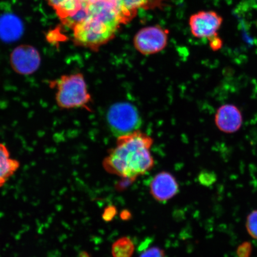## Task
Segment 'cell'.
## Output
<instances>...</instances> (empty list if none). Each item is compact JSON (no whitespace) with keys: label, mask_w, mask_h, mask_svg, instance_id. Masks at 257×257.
Wrapping results in <instances>:
<instances>
[{"label":"cell","mask_w":257,"mask_h":257,"mask_svg":"<svg viewBox=\"0 0 257 257\" xmlns=\"http://www.w3.org/2000/svg\"><path fill=\"white\" fill-rule=\"evenodd\" d=\"M73 32L75 46L97 51L123 24L116 0H80V8L62 22Z\"/></svg>","instance_id":"cell-1"},{"label":"cell","mask_w":257,"mask_h":257,"mask_svg":"<svg viewBox=\"0 0 257 257\" xmlns=\"http://www.w3.org/2000/svg\"><path fill=\"white\" fill-rule=\"evenodd\" d=\"M153 143V138L140 130L118 137L115 147L109 150L102 162V166L110 174L135 181L154 167L150 152Z\"/></svg>","instance_id":"cell-2"},{"label":"cell","mask_w":257,"mask_h":257,"mask_svg":"<svg viewBox=\"0 0 257 257\" xmlns=\"http://www.w3.org/2000/svg\"><path fill=\"white\" fill-rule=\"evenodd\" d=\"M51 86L57 89L56 101L60 108H87L92 100L87 83L82 73L60 76L56 81H53Z\"/></svg>","instance_id":"cell-3"},{"label":"cell","mask_w":257,"mask_h":257,"mask_svg":"<svg viewBox=\"0 0 257 257\" xmlns=\"http://www.w3.org/2000/svg\"><path fill=\"white\" fill-rule=\"evenodd\" d=\"M107 120L112 133L117 138L139 130L142 124L138 109L127 102L112 104L107 111Z\"/></svg>","instance_id":"cell-4"},{"label":"cell","mask_w":257,"mask_h":257,"mask_svg":"<svg viewBox=\"0 0 257 257\" xmlns=\"http://www.w3.org/2000/svg\"><path fill=\"white\" fill-rule=\"evenodd\" d=\"M169 35V30L159 25L144 27L135 35L134 46L144 56L154 55L165 49Z\"/></svg>","instance_id":"cell-5"},{"label":"cell","mask_w":257,"mask_h":257,"mask_svg":"<svg viewBox=\"0 0 257 257\" xmlns=\"http://www.w3.org/2000/svg\"><path fill=\"white\" fill-rule=\"evenodd\" d=\"M223 19L214 11H200L191 15L189 20L191 34L197 38H211L218 36V31Z\"/></svg>","instance_id":"cell-6"},{"label":"cell","mask_w":257,"mask_h":257,"mask_svg":"<svg viewBox=\"0 0 257 257\" xmlns=\"http://www.w3.org/2000/svg\"><path fill=\"white\" fill-rule=\"evenodd\" d=\"M41 58L39 51L29 45H21L13 50L10 64L16 73L30 75L40 68Z\"/></svg>","instance_id":"cell-7"},{"label":"cell","mask_w":257,"mask_h":257,"mask_svg":"<svg viewBox=\"0 0 257 257\" xmlns=\"http://www.w3.org/2000/svg\"><path fill=\"white\" fill-rule=\"evenodd\" d=\"M150 193L157 201L165 202L178 194L179 185L175 176L162 172L154 177L150 185Z\"/></svg>","instance_id":"cell-8"},{"label":"cell","mask_w":257,"mask_h":257,"mask_svg":"<svg viewBox=\"0 0 257 257\" xmlns=\"http://www.w3.org/2000/svg\"><path fill=\"white\" fill-rule=\"evenodd\" d=\"M214 121L217 127L222 133H235L243 124L242 112L235 105H222L217 109Z\"/></svg>","instance_id":"cell-9"},{"label":"cell","mask_w":257,"mask_h":257,"mask_svg":"<svg viewBox=\"0 0 257 257\" xmlns=\"http://www.w3.org/2000/svg\"><path fill=\"white\" fill-rule=\"evenodd\" d=\"M123 24L133 19L140 9H151L163 5V0H116Z\"/></svg>","instance_id":"cell-10"},{"label":"cell","mask_w":257,"mask_h":257,"mask_svg":"<svg viewBox=\"0 0 257 257\" xmlns=\"http://www.w3.org/2000/svg\"><path fill=\"white\" fill-rule=\"evenodd\" d=\"M20 166V162L11 157L8 147L0 143V188L7 184Z\"/></svg>","instance_id":"cell-11"},{"label":"cell","mask_w":257,"mask_h":257,"mask_svg":"<svg viewBox=\"0 0 257 257\" xmlns=\"http://www.w3.org/2000/svg\"><path fill=\"white\" fill-rule=\"evenodd\" d=\"M56 11L61 22L72 17L80 8V0H46Z\"/></svg>","instance_id":"cell-12"},{"label":"cell","mask_w":257,"mask_h":257,"mask_svg":"<svg viewBox=\"0 0 257 257\" xmlns=\"http://www.w3.org/2000/svg\"><path fill=\"white\" fill-rule=\"evenodd\" d=\"M22 33V27L18 20L9 16L0 20V38L5 41H13L18 39Z\"/></svg>","instance_id":"cell-13"},{"label":"cell","mask_w":257,"mask_h":257,"mask_svg":"<svg viewBox=\"0 0 257 257\" xmlns=\"http://www.w3.org/2000/svg\"><path fill=\"white\" fill-rule=\"evenodd\" d=\"M134 249L133 241L128 237H123L112 244L111 253L112 257H132Z\"/></svg>","instance_id":"cell-14"},{"label":"cell","mask_w":257,"mask_h":257,"mask_svg":"<svg viewBox=\"0 0 257 257\" xmlns=\"http://www.w3.org/2000/svg\"><path fill=\"white\" fill-rule=\"evenodd\" d=\"M246 229L253 239L257 240V210L250 212L246 217Z\"/></svg>","instance_id":"cell-15"},{"label":"cell","mask_w":257,"mask_h":257,"mask_svg":"<svg viewBox=\"0 0 257 257\" xmlns=\"http://www.w3.org/2000/svg\"><path fill=\"white\" fill-rule=\"evenodd\" d=\"M198 180L200 184L204 186L213 185L217 181V176L213 172L204 170L199 174Z\"/></svg>","instance_id":"cell-16"},{"label":"cell","mask_w":257,"mask_h":257,"mask_svg":"<svg viewBox=\"0 0 257 257\" xmlns=\"http://www.w3.org/2000/svg\"><path fill=\"white\" fill-rule=\"evenodd\" d=\"M253 246L248 241L240 243L236 249L237 257H250L252 253Z\"/></svg>","instance_id":"cell-17"},{"label":"cell","mask_w":257,"mask_h":257,"mask_svg":"<svg viewBox=\"0 0 257 257\" xmlns=\"http://www.w3.org/2000/svg\"><path fill=\"white\" fill-rule=\"evenodd\" d=\"M140 257H166L165 252L162 249L157 246L151 247V248L144 250Z\"/></svg>","instance_id":"cell-18"},{"label":"cell","mask_w":257,"mask_h":257,"mask_svg":"<svg viewBox=\"0 0 257 257\" xmlns=\"http://www.w3.org/2000/svg\"><path fill=\"white\" fill-rule=\"evenodd\" d=\"M117 213V210L116 207L114 205H108L107 207H105L103 213H102V217L105 221L109 222L114 219V218Z\"/></svg>","instance_id":"cell-19"},{"label":"cell","mask_w":257,"mask_h":257,"mask_svg":"<svg viewBox=\"0 0 257 257\" xmlns=\"http://www.w3.org/2000/svg\"><path fill=\"white\" fill-rule=\"evenodd\" d=\"M209 41H210V47L214 51L219 50L223 46V42L218 36L211 38Z\"/></svg>","instance_id":"cell-20"},{"label":"cell","mask_w":257,"mask_h":257,"mask_svg":"<svg viewBox=\"0 0 257 257\" xmlns=\"http://www.w3.org/2000/svg\"><path fill=\"white\" fill-rule=\"evenodd\" d=\"M120 217L123 220H128L131 219L132 217V214L130 211L124 210L121 212Z\"/></svg>","instance_id":"cell-21"},{"label":"cell","mask_w":257,"mask_h":257,"mask_svg":"<svg viewBox=\"0 0 257 257\" xmlns=\"http://www.w3.org/2000/svg\"><path fill=\"white\" fill-rule=\"evenodd\" d=\"M79 257H90L88 252H82L80 253Z\"/></svg>","instance_id":"cell-22"}]
</instances>
